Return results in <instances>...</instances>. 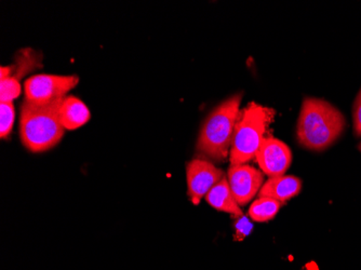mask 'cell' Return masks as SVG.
Listing matches in <instances>:
<instances>
[{
    "instance_id": "obj_12",
    "label": "cell",
    "mask_w": 361,
    "mask_h": 270,
    "mask_svg": "<svg viewBox=\"0 0 361 270\" xmlns=\"http://www.w3.org/2000/svg\"><path fill=\"white\" fill-rule=\"evenodd\" d=\"M40 66V56L32 49H23L16 54V63L11 66H1L0 79L9 78L20 82L28 73Z\"/></svg>"
},
{
    "instance_id": "obj_15",
    "label": "cell",
    "mask_w": 361,
    "mask_h": 270,
    "mask_svg": "<svg viewBox=\"0 0 361 270\" xmlns=\"http://www.w3.org/2000/svg\"><path fill=\"white\" fill-rule=\"evenodd\" d=\"M353 121H354L355 134L361 137V90L357 94L353 105Z\"/></svg>"
},
{
    "instance_id": "obj_11",
    "label": "cell",
    "mask_w": 361,
    "mask_h": 270,
    "mask_svg": "<svg viewBox=\"0 0 361 270\" xmlns=\"http://www.w3.org/2000/svg\"><path fill=\"white\" fill-rule=\"evenodd\" d=\"M204 198L212 208L221 212L229 213L234 216L243 215L240 206L237 204L232 190L229 188L228 180L225 178V176L206 195Z\"/></svg>"
},
{
    "instance_id": "obj_4",
    "label": "cell",
    "mask_w": 361,
    "mask_h": 270,
    "mask_svg": "<svg viewBox=\"0 0 361 270\" xmlns=\"http://www.w3.org/2000/svg\"><path fill=\"white\" fill-rule=\"evenodd\" d=\"M273 117L271 109L257 103H251L243 109L235 128L232 149L229 154L231 166L245 164L255 157Z\"/></svg>"
},
{
    "instance_id": "obj_5",
    "label": "cell",
    "mask_w": 361,
    "mask_h": 270,
    "mask_svg": "<svg viewBox=\"0 0 361 270\" xmlns=\"http://www.w3.org/2000/svg\"><path fill=\"white\" fill-rule=\"evenodd\" d=\"M79 78L75 75H34L24 83L25 101L35 105H47L64 99L72 89L78 85Z\"/></svg>"
},
{
    "instance_id": "obj_7",
    "label": "cell",
    "mask_w": 361,
    "mask_h": 270,
    "mask_svg": "<svg viewBox=\"0 0 361 270\" xmlns=\"http://www.w3.org/2000/svg\"><path fill=\"white\" fill-rule=\"evenodd\" d=\"M227 180L237 204L245 206L259 192L264 182V176L249 164H238L231 166L227 172Z\"/></svg>"
},
{
    "instance_id": "obj_2",
    "label": "cell",
    "mask_w": 361,
    "mask_h": 270,
    "mask_svg": "<svg viewBox=\"0 0 361 270\" xmlns=\"http://www.w3.org/2000/svg\"><path fill=\"white\" fill-rule=\"evenodd\" d=\"M62 99L47 105H35L25 101L22 105L20 137L23 145L32 153H42L54 147L64 135L65 129L59 117Z\"/></svg>"
},
{
    "instance_id": "obj_8",
    "label": "cell",
    "mask_w": 361,
    "mask_h": 270,
    "mask_svg": "<svg viewBox=\"0 0 361 270\" xmlns=\"http://www.w3.org/2000/svg\"><path fill=\"white\" fill-rule=\"evenodd\" d=\"M255 158L263 173L273 178L283 176L287 172L291 166L292 153L287 144L281 140L264 137Z\"/></svg>"
},
{
    "instance_id": "obj_3",
    "label": "cell",
    "mask_w": 361,
    "mask_h": 270,
    "mask_svg": "<svg viewBox=\"0 0 361 270\" xmlns=\"http://www.w3.org/2000/svg\"><path fill=\"white\" fill-rule=\"evenodd\" d=\"M240 102L241 94H236L211 111L202 125L197 142L200 153L216 161L226 159L234 140Z\"/></svg>"
},
{
    "instance_id": "obj_1",
    "label": "cell",
    "mask_w": 361,
    "mask_h": 270,
    "mask_svg": "<svg viewBox=\"0 0 361 270\" xmlns=\"http://www.w3.org/2000/svg\"><path fill=\"white\" fill-rule=\"evenodd\" d=\"M346 128V119L324 99L306 97L298 121L297 137L303 147L322 152L334 145Z\"/></svg>"
},
{
    "instance_id": "obj_13",
    "label": "cell",
    "mask_w": 361,
    "mask_h": 270,
    "mask_svg": "<svg viewBox=\"0 0 361 270\" xmlns=\"http://www.w3.org/2000/svg\"><path fill=\"white\" fill-rule=\"evenodd\" d=\"M281 202L269 197H259L251 204L249 216L255 222H269L277 215L281 210Z\"/></svg>"
},
{
    "instance_id": "obj_9",
    "label": "cell",
    "mask_w": 361,
    "mask_h": 270,
    "mask_svg": "<svg viewBox=\"0 0 361 270\" xmlns=\"http://www.w3.org/2000/svg\"><path fill=\"white\" fill-rule=\"evenodd\" d=\"M302 190V182L297 176H273L267 180L261 190L259 197H269L279 202H286L293 197L298 196Z\"/></svg>"
},
{
    "instance_id": "obj_6",
    "label": "cell",
    "mask_w": 361,
    "mask_h": 270,
    "mask_svg": "<svg viewBox=\"0 0 361 270\" xmlns=\"http://www.w3.org/2000/svg\"><path fill=\"white\" fill-rule=\"evenodd\" d=\"M222 170L214 166L208 160L194 159L186 168L188 196L192 204H198L222 178Z\"/></svg>"
},
{
    "instance_id": "obj_16",
    "label": "cell",
    "mask_w": 361,
    "mask_h": 270,
    "mask_svg": "<svg viewBox=\"0 0 361 270\" xmlns=\"http://www.w3.org/2000/svg\"><path fill=\"white\" fill-rule=\"evenodd\" d=\"M358 149H359V152H360V153H361V143L359 144Z\"/></svg>"
},
{
    "instance_id": "obj_10",
    "label": "cell",
    "mask_w": 361,
    "mask_h": 270,
    "mask_svg": "<svg viewBox=\"0 0 361 270\" xmlns=\"http://www.w3.org/2000/svg\"><path fill=\"white\" fill-rule=\"evenodd\" d=\"M59 117L65 130H75L86 125L90 121L91 113L87 105L78 97L66 95L61 102Z\"/></svg>"
},
{
    "instance_id": "obj_14",
    "label": "cell",
    "mask_w": 361,
    "mask_h": 270,
    "mask_svg": "<svg viewBox=\"0 0 361 270\" xmlns=\"http://www.w3.org/2000/svg\"><path fill=\"white\" fill-rule=\"evenodd\" d=\"M0 111H1V128H0V135L1 139L9 137L11 133L12 128H13L14 111L13 103L6 102L0 104Z\"/></svg>"
}]
</instances>
